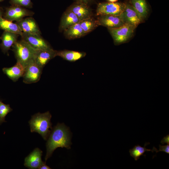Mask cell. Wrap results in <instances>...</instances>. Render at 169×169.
Returning <instances> with one entry per match:
<instances>
[{"label":"cell","instance_id":"cell-1","mask_svg":"<svg viewBox=\"0 0 169 169\" xmlns=\"http://www.w3.org/2000/svg\"><path fill=\"white\" fill-rule=\"evenodd\" d=\"M71 136L69 128L64 123H58L55 126L51 131L46 143L45 161L56 148L60 147L70 149L72 144Z\"/></svg>","mask_w":169,"mask_h":169},{"label":"cell","instance_id":"cell-2","mask_svg":"<svg viewBox=\"0 0 169 169\" xmlns=\"http://www.w3.org/2000/svg\"><path fill=\"white\" fill-rule=\"evenodd\" d=\"M51 115L49 111L38 113L32 116L29 121L31 132L39 134L45 140L48 139L51 132L52 124L50 121Z\"/></svg>","mask_w":169,"mask_h":169},{"label":"cell","instance_id":"cell-3","mask_svg":"<svg viewBox=\"0 0 169 169\" xmlns=\"http://www.w3.org/2000/svg\"><path fill=\"white\" fill-rule=\"evenodd\" d=\"M12 47L17 61L21 63L25 67L29 64L34 61L37 50L24 40H17Z\"/></svg>","mask_w":169,"mask_h":169},{"label":"cell","instance_id":"cell-4","mask_svg":"<svg viewBox=\"0 0 169 169\" xmlns=\"http://www.w3.org/2000/svg\"><path fill=\"white\" fill-rule=\"evenodd\" d=\"M136 28L127 23L116 28H108L114 44L119 45L128 41L132 36Z\"/></svg>","mask_w":169,"mask_h":169},{"label":"cell","instance_id":"cell-5","mask_svg":"<svg viewBox=\"0 0 169 169\" xmlns=\"http://www.w3.org/2000/svg\"><path fill=\"white\" fill-rule=\"evenodd\" d=\"M126 3L120 2H104L99 3L96 10L97 16L120 14L125 8Z\"/></svg>","mask_w":169,"mask_h":169},{"label":"cell","instance_id":"cell-6","mask_svg":"<svg viewBox=\"0 0 169 169\" xmlns=\"http://www.w3.org/2000/svg\"><path fill=\"white\" fill-rule=\"evenodd\" d=\"M34 14L33 12L25 8L12 5L6 8L4 18L12 22H18L26 16L31 17Z\"/></svg>","mask_w":169,"mask_h":169},{"label":"cell","instance_id":"cell-7","mask_svg":"<svg viewBox=\"0 0 169 169\" xmlns=\"http://www.w3.org/2000/svg\"><path fill=\"white\" fill-rule=\"evenodd\" d=\"M22 39L36 50H46L52 49L49 44L41 35L31 34L23 33L20 36Z\"/></svg>","mask_w":169,"mask_h":169},{"label":"cell","instance_id":"cell-8","mask_svg":"<svg viewBox=\"0 0 169 169\" xmlns=\"http://www.w3.org/2000/svg\"><path fill=\"white\" fill-rule=\"evenodd\" d=\"M42 69L34 61L29 64L25 67L23 76V82L30 84L38 82L41 77Z\"/></svg>","mask_w":169,"mask_h":169},{"label":"cell","instance_id":"cell-9","mask_svg":"<svg viewBox=\"0 0 169 169\" xmlns=\"http://www.w3.org/2000/svg\"><path fill=\"white\" fill-rule=\"evenodd\" d=\"M125 23L128 24L135 28L142 21L132 6L126 3L123 12L120 14Z\"/></svg>","mask_w":169,"mask_h":169},{"label":"cell","instance_id":"cell-10","mask_svg":"<svg viewBox=\"0 0 169 169\" xmlns=\"http://www.w3.org/2000/svg\"><path fill=\"white\" fill-rule=\"evenodd\" d=\"M96 20L99 26H102L108 28H117L125 24L120 14L99 16Z\"/></svg>","mask_w":169,"mask_h":169},{"label":"cell","instance_id":"cell-11","mask_svg":"<svg viewBox=\"0 0 169 169\" xmlns=\"http://www.w3.org/2000/svg\"><path fill=\"white\" fill-rule=\"evenodd\" d=\"M15 23L19 26L23 33L41 35V33L36 22L31 17L23 18Z\"/></svg>","mask_w":169,"mask_h":169},{"label":"cell","instance_id":"cell-12","mask_svg":"<svg viewBox=\"0 0 169 169\" xmlns=\"http://www.w3.org/2000/svg\"><path fill=\"white\" fill-rule=\"evenodd\" d=\"M68 9L75 14L80 21L93 17L91 9L87 4L83 2L77 1Z\"/></svg>","mask_w":169,"mask_h":169},{"label":"cell","instance_id":"cell-13","mask_svg":"<svg viewBox=\"0 0 169 169\" xmlns=\"http://www.w3.org/2000/svg\"><path fill=\"white\" fill-rule=\"evenodd\" d=\"M42 153L38 148H35L25 158L24 166L29 169H38L44 163L42 160Z\"/></svg>","mask_w":169,"mask_h":169},{"label":"cell","instance_id":"cell-14","mask_svg":"<svg viewBox=\"0 0 169 169\" xmlns=\"http://www.w3.org/2000/svg\"><path fill=\"white\" fill-rule=\"evenodd\" d=\"M57 50L53 48L49 49L37 50L34 62L39 66L43 68L49 61L57 56Z\"/></svg>","mask_w":169,"mask_h":169},{"label":"cell","instance_id":"cell-15","mask_svg":"<svg viewBox=\"0 0 169 169\" xmlns=\"http://www.w3.org/2000/svg\"><path fill=\"white\" fill-rule=\"evenodd\" d=\"M80 21L78 18L72 11L67 9L61 17L59 30V32L65 30Z\"/></svg>","mask_w":169,"mask_h":169},{"label":"cell","instance_id":"cell-16","mask_svg":"<svg viewBox=\"0 0 169 169\" xmlns=\"http://www.w3.org/2000/svg\"><path fill=\"white\" fill-rule=\"evenodd\" d=\"M25 69V66L20 62L17 61L13 66L9 68H3L2 70L9 79L15 82L20 78L23 77Z\"/></svg>","mask_w":169,"mask_h":169},{"label":"cell","instance_id":"cell-17","mask_svg":"<svg viewBox=\"0 0 169 169\" xmlns=\"http://www.w3.org/2000/svg\"><path fill=\"white\" fill-rule=\"evenodd\" d=\"M19 35L11 32L4 31L0 38L2 43L0 47L4 53H8L13 45L18 40Z\"/></svg>","mask_w":169,"mask_h":169},{"label":"cell","instance_id":"cell-18","mask_svg":"<svg viewBox=\"0 0 169 169\" xmlns=\"http://www.w3.org/2000/svg\"><path fill=\"white\" fill-rule=\"evenodd\" d=\"M86 55L85 52L68 50L57 51L56 55L64 60L74 62L84 57Z\"/></svg>","mask_w":169,"mask_h":169},{"label":"cell","instance_id":"cell-19","mask_svg":"<svg viewBox=\"0 0 169 169\" xmlns=\"http://www.w3.org/2000/svg\"><path fill=\"white\" fill-rule=\"evenodd\" d=\"M130 4L143 20L147 17L148 9L145 0H129Z\"/></svg>","mask_w":169,"mask_h":169},{"label":"cell","instance_id":"cell-20","mask_svg":"<svg viewBox=\"0 0 169 169\" xmlns=\"http://www.w3.org/2000/svg\"><path fill=\"white\" fill-rule=\"evenodd\" d=\"M64 34L65 37L69 39L79 38L86 35L81 28L79 23L65 30Z\"/></svg>","mask_w":169,"mask_h":169},{"label":"cell","instance_id":"cell-21","mask_svg":"<svg viewBox=\"0 0 169 169\" xmlns=\"http://www.w3.org/2000/svg\"><path fill=\"white\" fill-rule=\"evenodd\" d=\"M0 28L4 31L14 33L21 36L23 32L16 23L0 17Z\"/></svg>","mask_w":169,"mask_h":169},{"label":"cell","instance_id":"cell-22","mask_svg":"<svg viewBox=\"0 0 169 169\" xmlns=\"http://www.w3.org/2000/svg\"><path fill=\"white\" fill-rule=\"evenodd\" d=\"M79 23L85 34L91 32L99 26L97 20L93 17L80 21Z\"/></svg>","mask_w":169,"mask_h":169},{"label":"cell","instance_id":"cell-23","mask_svg":"<svg viewBox=\"0 0 169 169\" xmlns=\"http://www.w3.org/2000/svg\"><path fill=\"white\" fill-rule=\"evenodd\" d=\"M150 144L149 142L145 143L144 147H141L139 145L135 146L132 149L129 150V152L130 156L133 158L135 161H137L141 156H146V155L144 154V153L146 151H151L152 152H154L152 149H147L146 147L147 145Z\"/></svg>","mask_w":169,"mask_h":169},{"label":"cell","instance_id":"cell-24","mask_svg":"<svg viewBox=\"0 0 169 169\" xmlns=\"http://www.w3.org/2000/svg\"><path fill=\"white\" fill-rule=\"evenodd\" d=\"M12 110L9 105L5 104L0 100V124L6 122V116Z\"/></svg>","mask_w":169,"mask_h":169},{"label":"cell","instance_id":"cell-25","mask_svg":"<svg viewBox=\"0 0 169 169\" xmlns=\"http://www.w3.org/2000/svg\"><path fill=\"white\" fill-rule=\"evenodd\" d=\"M10 3L12 5L25 8H32L33 4L31 0H10Z\"/></svg>","mask_w":169,"mask_h":169},{"label":"cell","instance_id":"cell-26","mask_svg":"<svg viewBox=\"0 0 169 169\" xmlns=\"http://www.w3.org/2000/svg\"><path fill=\"white\" fill-rule=\"evenodd\" d=\"M159 150H157L156 148L155 151L156 153H157L160 151H162L166 153L169 154V144H167L166 145L161 146L159 145Z\"/></svg>","mask_w":169,"mask_h":169},{"label":"cell","instance_id":"cell-27","mask_svg":"<svg viewBox=\"0 0 169 169\" xmlns=\"http://www.w3.org/2000/svg\"><path fill=\"white\" fill-rule=\"evenodd\" d=\"M161 142L162 144H164L165 143L169 144V135H167L164 136L161 141Z\"/></svg>","mask_w":169,"mask_h":169},{"label":"cell","instance_id":"cell-28","mask_svg":"<svg viewBox=\"0 0 169 169\" xmlns=\"http://www.w3.org/2000/svg\"><path fill=\"white\" fill-rule=\"evenodd\" d=\"M39 169H50L51 168L47 166L45 164V163H44L42 165H41L39 168Z\"/></svg>","mask_w":169,"mask_h":169},{"label":"cell","instance_id":"cell-29","mask_svg":"<svg viewBox=\"0 0 169 169\" xmlns=\"http://www.w3.org/2000/svg\"><path fill=\"white\" fill-rule=\"evenodd\" d=\"M90 0H77V1L83 2L87 4Z\"/></svg>","mask_w":169,"mask_h":169},{"label":"cell","instance_id":"cell-30","mask_svg":"<svg viewBox=\"0 0 169 169\" xmlns=\"http://www.w3.org/2000/svg\"><path fill=\"white\" fill-rule=\"evenodd\" d=\"M3 14V9L0 7V17H2Z\"/></svg>","mask_w":169,"mask_h":169},{"label":"cell","instance_id":"cell-31","mask_svg":"<svg viewBox=\"0 0 169 169\" xmlns=\"http://www.w3.org/2000/svg\"><path fill=\"white\" fill-rule=\"evenodd\" d=\"M109 2L115 3L118 0H107Z\"/></svg>","mask_w":169,"mask_h":169},{"label":"cell","instance_id":"cell-32","mask_svg":"<svg viewBox=\"0 0 169 169\" xmlns=\"http://www.w3.org/2000/svg\"><path fill=\"white\" fill-rule=\"evenodd\" d=\"M3 0H0V2L2 1H3Z\"/></svg>","mask_w":169,"mask_h":169}]
</instances>
